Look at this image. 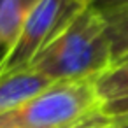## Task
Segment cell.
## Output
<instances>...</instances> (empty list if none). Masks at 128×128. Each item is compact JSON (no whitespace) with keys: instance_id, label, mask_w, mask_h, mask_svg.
<instances>
[{"instance_id":"obj_2","label":"cell","mask_w":128,"mask_h":128,"mask_svg":"<svg viewBox=\"0 0 128 128\" xmlns=\"http://www.w3.org/2000/svg\"><path fill=\"white\" fill-rule=\"evenodd\" d=\"M96 77L58 81L0 116V128H70L102 112Z\"/></svg>"},{"instance_id":"obj_13","label":"cell","mask_w":128,"mask_h":128,"mask_svg":"<svg viewBox=\"0 0 128 128\" xmlns=\"http://www.w3.org/2000/svg\"><path fill=\"white\" fill-rule=\"evenodd\" d=\"M114 128H128V124H114Z\"/></svg>"},{"instance_id":"obj_5","label":"cell","mask_w":128,"mask_h":128,"mask_svg":"<svg viewBox=\"0 0 128 128\" xmlns=\"http://www.w3.org/2000/svg\"><path fill=\"white\" fill-rule=\"evenodd\" d=\"M49 84H53V81L32 68L0 77V116L32 98Z\"/></svg>"},{"instance_id":"obj_6","label":"cell","mask_w":128,"mask_h":128,"mask_svg":"<svg viewBox=\"0 0 128 128\" xmlns=\"http://www.w3.org/2000/svg\"><path fill=\"white\" fill-rule=\"evenodd\" d=\"M37 2L39 0H0V48L7 53L16 44Z\"/></svg>"},{"instance_id":"obj_11","label":"cell","mask_w":128,"mask_h":128,"mask_svg":"<svg viewBox=\"0 0 128 128\" xmlns=\"http://www.w3.org/2000/svg\"><path fill=\"white\" fill-rule=\"evenodd\" d=\"M7 51L6 49H2V48H0V68H2V65H4V62H6V58H7Z\"/></svg>"},{"instance_id":"obj_3","label":"cell","mask_w":128,"mask_h":128,"mask_svg":"<svg viewBox=\"0 0 128 128\" xmlns=\"http://www.w3.org/2000/svg\"><path fill=\"white\" fill-rule=\"evenodd\" d=\"M84 7V0H39L0 68V77L26 70L37 54Z\"/></svg>"},{"instance_id":"obj_12","label":"cell","mask_w":128,"mask_h":128,"mask_svg":"<svg viewBox=\"0 0 128 128\" xmlns=\"http://www.w3.org/2000/svg\"><path fill=\"white\" fill-rule=\"evenodd\" d=\"M98 128H114V121H112V118H110V119H107V121H105L104 124H100Z\"/></svg>"},{"instance_id":"obj_7","label":"cell","mask_w":128,"mask_h":128,"mask_svg":"<svg viewBox=\"0 0 128 128\" xmlns=\"http://www.w3.org/2000/svg\"><path fill=\"white\" fill-rule=\"evenodd\" d=\"M107 25V37L112 46L114 63L128 54V6L102 14Z\"/></svg>"},{"instance_id":"obj_1","label":"cell","mask_w":128,"mask_h":128,"mask_svg":"<svg viewBox=\"0 0 128 128\" xmlns=\"http://www.w3.org/2000/svg\"><path fill=\"white\" fill-rule=\"evenodd\" d=\"M114 65L107 25L96 9L86 6L32 62L28 68L49 81L96 77Z\"/></svg>"},{"instance_id":"obj_14","label":"cell","mask_w":128,"mask_h":128,"mask_svg":"<svg viewBox=\"0 0 128 128\" xmlns=\"http://www.w3.org/2000/svg\"><path fill=\"white\" fill-rule=\"evenodd\" d=\"M123 60H128V54H126V56H123V58H121L119 62H123ZM116 63H118V62H116Z\"/></svg>"},{"instance_id":"obj_4","label":"cell","mask_w":128,"mask_h":128,"mask_svg":"<svg viewBox=\"0 0 128 128\" xmlns=\"http://www.w3.org/2000/svg\"><path fill=\"white\" fill-rule=\"evenodd\" d=\"M102 100V112L109 118L128 109V60L118 62L95 79Z\"/></svg>"},{"instance_id":"obj_8","label":"cell","mask_w":128,"mask_h":128,"mask_svg":"<svg viewBox=\"0 0 128 128\" xmlns=\"http://www.w3.org/2000/svg\"><path fill=\"white\" fill-rule=\"evenodd\" d=\"M86 6L96 9L98 12H109L114 9H119L123 6H128V0H84Z\"/></svg>"},{"instance_id":"obj_10","label":"cell","mask_w":128,"mask_h":128,"mask_svg":"<svg viewBox=\"0 0 128 128\" xmlns=\"http://www.w3.org/2000/svg\"><path fill=\"white\" fill-rule=\"evenodd\" d=\"M112 121H114V124H128V109H124L123 112L114 116Z\"/></svg>"},{"instance_id":"obj_9","label":"cell","mask_w":128,"mask_h":128,"mask_svg":"<svg viewBox=\"0 0 128 128\" xmlns=\"http://www.w3.org/2000/svg\"><path fill=\"white\" fill-rule=\"evenodd\" d=\"M107 119H110V118H109V116H105L104 112H96V114H93V116H90V118L82 119L81 123H77V124L70 126V128H98V126H100V124H104Z\"/></svg>"}]
</instances>
